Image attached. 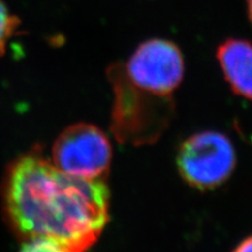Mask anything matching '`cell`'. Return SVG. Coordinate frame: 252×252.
<instances>
[{
	"label": "cell",
	"mask_w": 252,
	"mask_h": 252,
	"mask_svg": "<svg viewBox=\"0 0 252 252\" xmlns=\"http://www.w3.org/2000/svg\"><path fill=\"white\" fill-rule=\"evenodd\" d=\"M110 191L104 179L67 174L39 154L19 158L4 184V208L21 238H46L59 252L96 243L109 222Z\"/></svg>",
	"instance_id": "6da1fadb"
},
{
	"label": "cell",
	"mask_w": 252,
	"mask_h": 252,
	"mask_svg": "<svg viewBox=\"0 0 252 252\" xmlns=\"http://www.w3.org/2000/svg\"><path fill=\"white\" fill-rule=\"evenodd\" d=\"M108 77L115 91L111 132L118 143L134 146L156 143L174 115L172 96H161L135 86L121 63L109 68Z\"/></svg>",
	"instance_id": "7a4b0ae2"
},
{
	"label": "cell",
	"mask_w": 252,
	"mask_h": 252,
	"mask_svg": "<svg viewBox=\"0 0 252 252\" xmlns=\"http://www.w3.org/2000/svg\"><path fill=\"white\" fill-rule=\"evenodd\" d=\"M176 162L189 185L208 190L228 180L234 172L236 154L226 135L204 131L191 135L181 145Z\"/></svg>",
	"instance_id": "3957f363"
},
{
	"label": "cell",
	"mask_w": 252,
	"mask_h": 252,
	"mask_svg": "<svg viewBox=\"0 0 252 252\" xmlns=\"http://www.w3.org/2000/svg\"><path fill=\"white\" fill-rule=\"evenodd\" d=\"M109 138L97 126L77 123L65 128L53 146V163L82 179H105L111 163Z\"/></svg>",
	"instance_id": "277c9868"
},
{
	"label": "cell",
	"mask_w": 252,
	"mask_h": 252,
	"mask_svg": "<svg viewBox=\"0 0 252 252\" xmlns=\"http://www.w3.org/2000/svg\"><path fill=\"white\" fill-rule=\"evenodd\" d=\"M184 58L176 45L161 39L141 43L124 64L135 86L151 93L172 96L184 77Z\"/></svg>",
	"instance_id": "5b68a950"
},
{
	"label": "cell",
	"mask_w": 252,
	"mask_h": 252,
	"mask_svg": "<svg viewBox=\"0 0 252 252\" xmlns=\"http://www.w3.org/2000/svg\"><path fill=\"white\" fill-rule=\"evenodd\" d=\"M220 68L235 94L252 99V45L230 39L217 49Z\"/></svg>",
	"instance_id": "8992f818"
},
{
	"label": "cell",
	"mask_w": 252,
	"mask_h": 252,
	"mask_svg": "<svg viewBox=\"0 0 252 252\" xmlns=\"http://www.w3.org/2000/svg\"><path fill=\"white\" fill-rule=\"evenodd\" d=\"M19 23V19L14 17L0 0V56L5 53L7 41L17 30Z\"/></svg>",
	"instance_id": "52a82bcc"
},
{
	"label": "cell",
	"mask_w": 252,
	"mask_h": 252,
	"mask_svg": "<svg viewBox=\"0 0 252 252\" xmlns=\"http://www.w3.org/2000/svg\"><path fill=\"white\" fill-rule=\"evenodd\" d=\"M235 251H252V236L239 243L238 247L235 248Z\"/></svg>",
	"instance_id": "ba28073f"
},
{
	"label": "cell",
	"mask_w": 252,
	"mask_h": 252,
	"mask_svg": "<svg viewBox=\"0 0 252 252\" xmlns=\"http://www.w3.org/2000/svg\"><path fill=\"white\" fill-rule=\"evenodd\" d=\"M248 7H249V17H250L251 23H252V0H248Z\"/></svg>",
	"instance_id": "9c48e42d"
}]
</instances>
